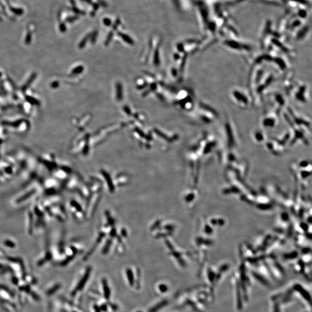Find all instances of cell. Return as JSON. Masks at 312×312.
Returning a JSON list of instances; mask_svg holds the SVG:
<instances>
[{"instance_id":"6da1fadb","label":"cell","mask_w":312,"mask_h":312,"mask_svg":"<svg viewBox=\"0 0 312 312\" xmlns=\"http://www.w3.org/2000/svg\"><path fill=\"white\" fill-rule=\"evenodd\" d=\"M256 283L245 263H242L230 275L233 306L241 311L248 306L252 296V289Z\"/></svg>"},{"instance_id":"7a4b0ae2","label":"cell","mask_w":312,"mask_h":312,"mask_svg":"<svg viewBox=\"0 0 312 312\" xmlns=\"http://www.w3.org/2000/svg\"><path fill=\"white\" fill-rule=\"evenodd\" d=\"M216 292L204 284L193 286L181 293L178 306L187 312H208L214 302Z\"/></svg>"},{"instance_id":"3957f363","label":"cell","mask_w":312,"mask_h":312,"mask_svg":"<svg viewBox=\"0 0 312 312\" xmlns=\"http://www.w3.org/2000/svg\"><path fill=\"white\" fill-rule=\"evenodd\" d=\"M230 268L226 264L217 265H205L201 268L198 275L203 280V284L214 292L228 276Z\"/></svg>"},{"instance_id":"277c9868","label":"cell","mask_w":312,"mask_h":312,"mask_svg":"<svg viewBox=\"0 0 312 312\" xmlns=\"http://www.w3.org/2000/svg\"><path fill=\"white\" fill-rule=\"evenodd\" d=\"M231 100L238 107L242 109H246L253 104L250 93L241 88H233L229 93Z\"/></svg>"},{"instance_id":"5b68a950","label":"cell","mask_w":312,"mask_h":312,"mask_svg":"<svg viewBox=\"0 0 312 312\" xmlns=\"http://www.w3.org/2000/svg\"><path fill=\"white\" fill-rule=\"evenodd\" d=\"M199 119L204 124H210L215 122L219 117L217 111L207 103L200 102L199 103Z\"/></svg>"},{"instance_id":"8992f818","label":"cell","mask_w":312,"mask_h":312,"mask_svg":"<svg viewBox=\"0 0 312 312\" xmlns=\"http://www.w3.org/2000/svg\"><path fill=\"white\" fill-rule=\"evenodd\" d=\"M222 45L232 51L242 54H247L253 50V47L252 45L232 39L224 40L222 42Z\"/></svg>"},{"instance_id":"52a82bcc","label":"cell","mask_w":312,"mask_h":312,"mask_svg":"<svg viewBox=\"0 0 312 312\" xmlns=\"http://www.w3.org/2000/svg\"><path fill=\"white\" fill-rule=\"evenodd\" d=\"M308 87L302 82H295L291 92L294 99L300 104H306L308 101Z\"/></svg>"},{"instance_id":"ba28073f","label":"cell","mask_w":312,"mask_h":312,"mask_svg":"<svg viewBox=\"0 0 312 312\" xmlns=\"http://www.w3.org/2000/svg\"><path fill=\"white\" fill-rule=\"evenodd\" d=\"M269 97L271 104H272V110L280 116L283 109L286 108V100L284 95L275 92L271 93Z\"/></svg>"},{"instance_id":"9c48e42d","label":"cell","mask_w":312,"mask_h":312,"mask_svg":"<svg viewBox=\"0 0 312 312\" xmlns=\"http://www.w3.org/2000/svg\"><path fill=\"white\" fill-rule=\"evenodd\" d=\"M269 303V312H286V309L289 308L280 299L276 291L270 296Z\"/></svg>"},{"instance_id":"30bf717a","label":"cell","mask_w":312,"mask_h":312,"mask_svg":"<svg viewBox=\"0 0 312 312\" xmlns=\"http://www.w3.org/2000/svg\"><path fill=\"white\" fill-rule=\"evenodd\" d=\"M279 117L280 116L272 110L265 113L261 120V127L268 129L275 128L279 123Z\"/></svg>"},{"instance_id":"8fae6325","label":"cell","mask_w":312,"mask_h":312,"mask_svg":"<svg viewBox=\"0 0 312 312\" xmlns=\"http://www.w3.org/2000/svg\"><path fill=\"white\" fill-rule=\"evenodd\" d=\"M254 137L257 139H259V140H262L264 138V133L261 131V130H256L254 131Z\"/></svg>"},{"instance_id":"7c38bea8","label":"cell","mask_w":312,"mask_h":312,"mask_svg":"<svg viewBox=\"0 0 312 312\" xmlns=\"http://www.w3.org/2000/svg\"><path fill=\"white\" fill-rule=\"evenodd\" d=\"M159 290L161 291V292H165L167 290V287L165 285H164V284H160L159 287Z\"/></svg>"},{"instance_id":"4fadbf2b","label":"cell","mask_w":312,"mask_h":312,"mask_svg":"<svg viewBox=\"0 0 312 312\" xmlns=\"http://www.w3.org/2000/svg\"><path fill=\"white\" fill-rule=\"evenodd\" d=\"M301 312H311V309L303 307V309L302 310Z\"/></svg>"}]
</instances>
